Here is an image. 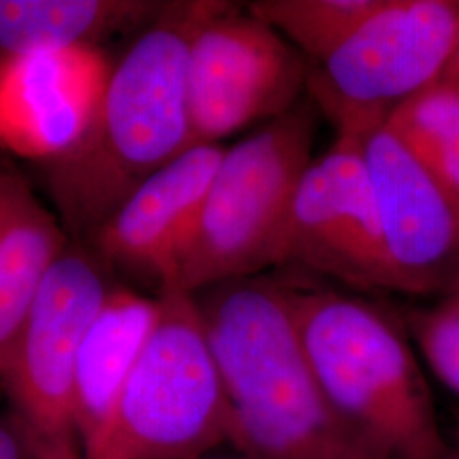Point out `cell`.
<instances>
[{
  "instance_id": "obj_1",
  "label": "cell",
  "mask_w": 459,
  "mask_h": 459,
  "mask_svg": "<svg viewBox=\"0 0 459 459\" xmlns=\"http://www.w3.org/2000/svg\"><path fill=\"white\" fill-rule=\"evenodd\" d=\"M225 2H167L113 68L82 136L45 176L70 240H91L157 170L195 147L187 58L197 30Z\"/></svg>"
},
{
  "instance_id": "obj_2",
  "label": "cell",
  "mask_w": 459,
  "mask_h": 459,
  "mask_svg": "<svg viewBox=\"0 0 459 459\" xmlns=\"http://www.w3.org/2000/svg\"><path fill=\"white\" fill-rule=\"evenodd\" d=\"M195 296L244 459H383L333 411L301 342L286 284L235 279Z\"/></svg>"
},
{
  "instance_id": "obj_3",
  "label": "cell",
  "mask_w": 459,
  "mask_h": 459,
  "mask_svg": "<svg viewBox=\"0 0 459 459\" xmlns=\"http://www.w3.org/2000/svg\"><path fill=\"white\" fill-rule=\"evenodd\" d=\"M286 290L333 411L383 459H446L447 441L403 332L358 298L288 284Z\"/></svg>"
},
{
  "instance_id": "obj_4",
  "label": "cell",
  "mask_w": 459,
  "mask_h": 459,
  "mask_svg": "<svg viewBox=\"0 0 459 459\" xmlns=\"http://www.w3.org/2000/svg\"><path fill=\"white\" fill-rule=\"evenodd\" d=\"M316 113L307 96L227 148L167 286L197 295L284 265L296 193L315 159Z\"/></svg>"
},
{
  "instance_id": "obj_5",
  "label": "cell",
  "mask_w": 459,
  "mask_h": 459,
  "mask_svg": "<svg viewBox=\"0 0 459 459\" xmlns=\"http://www.w3.org/2000/svg\"><path fill=\"white\" fill-rule=\"evenodd\" d=\"M159 315L85 459H203L229 443V400L195 296L159 290Z\"/></svg>"
},
{
  "instance_id": "obj_6",
  "label": "cell",
  "mask_w": 459,
  "mask_h": 459,
  "mask_svg": "<svg viewBox=\"0 0 459 459\" xmlns=\"http://www.w3.org/2000/svg\"><path fill=\"white\" fill-rule=\"evenodd\" d=\"M459 43V0H383L307 92L337 136L364 140L394 109L443 77Z\"/></svg>"
},
{
  "instance_id": "obj_7",
  "label": "cell",
  "mask_w": 459,
  "mask_h": 459,
  "mask_svg": "<svg viewBox=\"0 0 459 459\" xmlns=\"http://www.w3.org/2000/svg\"><path fill=\"white\" fill-rule=\"evenodd\" d=\"M98 255L70 240L34 298L0 383L13 411L51 459H83L75 424V368L111 286Z\"/></svg>"
},
{
  "instance_id": "obj_8",
  "label": "cell",
  "mask_w": 459,
  "mask_h": 459,
  "mask_svg": "<svg viewBox=\"0 0 459 459\" xmlns=\"http://www.w3.org/2000/svg\"><path fill=\"white\" fill-rule=\"evenodd\" d=\"M312 62L278 31L225 4L191 43L187 109L196 145L288 113L307 91Z\"/></svg>"
},
{
  "instance_id": "obj_9",
  "label": "cell",
  "mask_w": 459,
  "mask_h": 459,
  "mask_svg": "<svg viewBox=\"0 0 459 459\" xmlns=\"http://www.w3.org/2000/svg\"><path fill=\"white\" fill-rule=\"evenodd\" d=\"M359 290H390L383 235L361 138L337 136L296 193L284 264Z\"/></svg>"
},
{
  "instance_id": "obj_10",
  "label": "cell",
  "mask_w": 459,
  "mask_h": 459,
  "mask_svg": "<svg viewBox=\"0 0 459 459\" xmlns=\"http://www.w3.org/2000/svg\"><path fill=\"white\" fill-rule=\"evenodd\" d=\"M390 290L429 295L459 281V201L385 125L362 140Z\"/></svg>"
},
{
  "instance_id": "obj_11",
  "label": "cell",
  "mask_w": 459,
  "mask_h": 459,
  "mask_svg": "<svg viewBox=\"0 0 459 459\" xmlns=\"http://www.w3.org/2000/svg\"><path fill=\"white\" fill-rule=\"evenodd\" d=\"M113 68L96 47L0 53V147L47 162L89 126Z\"/></svg>"
},
{
  "instance_id": "obj_12",
  "label": "cell",
  "mask_w": 459,
  "mask_h": 459,
  "mask_svg": "<svg viewBox=\"0 0 459 459\" xmlns=\"http://www.w3.org/2000/svg\"><path fill=\"white\" fill-rule=\"evenodd\" d=\"M227 148L195 145L150 176L89 240L106 265L172 282L176 261Z\"/></svg>"
},
{
  "instance_id": "obj_13",
  "label": "cell",
  "mask_w": 459,
  "mask_h": 459,
  "mask_svg": "<svg viewBox=\"0 0 459 459\" xmlns=\"http://www.w3.org/2000/svg\"><path fill=\"white\" fill-rule=\"evenodd\" d=\"M157 315V298L115 286L87 328L77 358L74 388L75 424L83 459L102 441Z\"/></svg>"
},
{
  "instance_id": "obj_14",
  "label": "cell",
  "mask_w": 459,
  "mask_h": 459,
  "mask_svg": "<svg viewBox=\"0 0 459 459\" xmlns=\"http://www.w3.org/2000/svg\"><path fill=\"white\" fill-rule=\"evenodd\" d=\"M68 244L62 221L26 178L0 165V373L43 281Z\"/></svg>"
},
{
  "instance_id": "obj_15",
  "label": "cell",
  "mask_w": 459,
  "mask_h": 459,
  "mask_svg": "<svg viewBox=\"0 0 459 459\" xmlns=\"http://www.w3.org/2000/svg\"><path fill=\"white\" fill-rule=\"evenodd\" d=\"M167 2L0 0V53L96 47L116 33L145 28Z\"/></svg>"
},
{
  "instance_id": "obj_16",
  "label": "cell",
  "mask_w": 459,
  "mask_h": 459,
  "mask_svg": "<svg viewBox=\"0 0 459 459\" xmlns=\"http://www.w3.org/2000/svg\"><path fill=\"white\" fill-rule=\"evenodd\" d=\"M385 126L459 201V87L439 79L403 102Z\"/></svg>"
},
{
  "instance_id": "obj_17",
  "label": "cell",
  "mask_w": 459,
  "mask_h": 459,
  "mask_svg": "<svg viewBox=\"0 0 459 459\" xmlns=\"http://www.w3.org/2000/svg\"><path fill=\"white\" fill-rule=\"evenodd\" d=\"M383 0H257L247 13L278 31L312 65L344 45Z\"/></svg>"
},
{
  "instance_id": "obj_18",
  "label": "cell",
  "mask_w": 459,
  "mask_h": 459,
  "mask_svg": "<svg viewBox=\"0 0 459 459\" xmlns=\"http://www.w3.org/2000/svg\"><path fill=\"white\" fill-rule=\"evenodd\" d=\"M411 328L434 375L459 394V307L446 301L432 312L417 313Z\"/></svg>"
},
{
  "instance_id": "obj_19",
  "label": "cell",
  "mask_w": 459,
  "mask_h": 459,
  "mask_svg": "<svg viewBox=\"0 0 459 459\" xmlns=\"http://www.w3.org/2000/svg\"><path fill=\"white\" fill-rule=\"evenodd\" d=\"M0 459H51L13 413L0 415Z\"/></svg>"
},
{
  "instance_id": "obj_20",
  "label": "cell",
  "mask_w": 459,
  "mask_h": 459,
  "mask_svg": "<svg viewBox=\"0 0 459 459\" xmlns=\"http://www.w3.org/2000/svg\"><path fill=\"white\" fill-rule=\"evenodd\" d=\"M441 79L459 87V43L456 49H455V53H453V56H451V60H449V64L446 66Z\"/></svg>"
},
{
  "instance_id": "obj_21",
  "label": "cell",
  "mask_w": 459,
  "mask_h": 459,
  "mask_svg": "<svg viewBox=\"0 0 459 459\" xmlns=\"http://www.w3.org/2000/svg\"><path fill=\"white\" fill-rule=\"evenodd\" d=\"M446 459H459V426L455 432V439L453 443H447V453H446Z\"/></svg>"
},
{
  "instance_id": "obj_22",
  "label": "cell",
  "mask_w": 459,
  "mask_h": 459,
  "mask_svg": "<svg viewBox=\"0 0 459 459\" xmlns=\"http://www.w3.org/2000/svg\"><path fill=\"white\" fill-rule=\"evenodd\" d=\"M447 303H451V305H456V307H459V281L456 282V284H455V288L449 291Z\"/></svg>"
},
{
  "instance_id": "obj_23",
  "label": "cell",
  "mask_w": 459,
  "mask_h": 459,
  "mask_svg": "<svg viewBox=\"0 0 459 459\" xmlns=\"http://www.w3.org/2000/svg\"><path fill=\"white\" fill-rule=\"evenodd\" d=\"M203 459H204V458H203ZM240 459H244V458H240Z\"/></svg>"
}]
</instances>
